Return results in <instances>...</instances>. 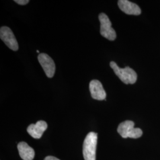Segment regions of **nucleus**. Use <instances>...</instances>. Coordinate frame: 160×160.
Masks as SVG:
<instances>
[{"label":"nucleus","instance_id":"nucleus-7","mask_svg":"<svg viewBox=\"0 0 160 160\" xmlns=\"http://www.w3.org/2000/svg\"><path fill=\"white\" fill-rule=\"evenodd\" d=\"M89 88L92 98L97 100H103L106 99V92L103 88L102 84L98 80L91 81L89 85Z\"/></svg>","mask_w":160,"mask_h":160},{"label":"nucleus","instance_id":"nucleus-5","mask_svg":"<svg viewBox=\"0 0 160 160\" xmlns=\"http://www.w3.org/2000/svg\"><path fill=\"white\" fill-rule=\"evenodd\" d=\"M0 38L10 49L14 51H17L18 49L17 39L12 30L8 27L2 26L1 28Z\"/></svg>","mask_w":160,"mask_h":160},{"label":"nucleus","instance_id":"nucleus-10","mask_svg":"<svg viewBox=\"0 0 160 160\" xmlns=\"http://www.w3.org/2000/svg\"><path fill=\"white\" fill-rule=\"evenodd\" d=\"M17 148L19 155L23 160H33L34 157V151L29 145L24 142L18 144Z\"/></svg>","mask_w":160,"mask_h":160},{"label":"nucleus","instance_id":"nucleus-11","mask_svg":"<svg viewBox=\"0 0 160 160\" xmlns=\"http://www.w3.org/2000/svg\"><path fill=\"white\" fill-rule=\"evenodd\" d=\"M14 2H16L18 4H20V5H26V4H28L29 3V0H15Z\"/></svg>","mask_w":160,"mask_h":160},{"label":"nucleus","instance_id":"nucleus-6","mask_svg":"<svg viewBox=\"0 0 160 160\" xmlns=\"http://www.w3.org/2000/svg\"><path fill=\"white\" fill-rule=\"evenodd\" d=\"M38 58L46 76L50 78H52L55 72V64L53 60L48 55L44 53H40Z\"/></svg>","mask_w":160,"mask_h":160},{"label":"nucleus","instance_id":"nucleus-1","mask_svg":"<svg viewBox=\"0 0 160 160\" xmlns=\"http://www.w3.org/2000/svg\"><path fill=\"white\" fill-rule=\"evenodd\" d=\"M97 144V133L91 132L84 139L82 153L85 160H96Z\"/></svg>","mask_w":160,"mask_h":160},{"label":"nucleus","instance_id":"nucleus-9","mask_svg":"<svg viewBox=\"0 0 160 160\" xmlns=\"http://www.w3.org/2000/svg\"><path fill=\"white\" fill-rule=\"evenodd\" d=\"M48 128L46 122L43 120H39L36 124L30 125L27 131L29 135L35 139H40L42 137L43 132L45 131Z\"/></svg>","mask_w":160,"mask_h":160},{"label":"nucleus","instance_id":"nucleus-12","mask_svg":"<svg viewBox=\"0 0 160 160\" xmlns=\"http://www.w3.org/2000/svg\"><path fill=\"white\" fill-rule=\"evenodd\" d=\"M44 160H59L57 158L55 157H52V156H48L45 158Z\"/></svg>","mask_w":160,"mask_h":160},{"label":"nucleus","instance_id":"nucleus-3","mask_svg":"<svg viewBox=\"0 0 160 160\" xmlns=\"http://www.w3.org/2000/svg\"><path fill=\"white\" fill-rule=\"evenodd\" d=\"M134 122L131 120H126L119 124L118 132L123 138H138L142 135V131L139 128H134Z\"/></svg>","mask_w":160,"mask_h":160},{"label":"nucleus","instance_id":"nucleus-8","mask_svg":"<svg viewBox=\"0 0 160 160\" xmlns=\"http://www.w3.org/2000/svg\"><path fill=\"white\" fill-rule=\"evenodd\" d=\"M118 6L120 10L129 15L138 16L141 14V10L137 4L128 0L118 1Z\"/></svg>","mask_w":160,"mask_h":160},{"label":"nucleus","instance_id":"nucleus-4","mask_svg":"<svg viewBox=\"0 0 160 160\" xmlns=\"http://www.w3.org/2000/svg\"><path fill=\"white\" fill-rule=\"evenodd\" d=\"M100 22V34L109 40H114L116 38V33L112 27V23L108 16L102 12L98 16Z\"/></svg>","mask_w":160,"mask_h":160},{"label":"nucleus","instance_id":"nucleus-13","mask_svg":"<svg viewBox=\"0 0 160 160\" xmlns=\"http://www.w3.org/2000/svg\"><path fill=\"white\" fill-rule=\"evenodd\" d=\"M36 52H37V53H39V51H36Z\"/></svg>","mask_w":160,"mask_h":160},{"label":"nucleus","instance_id":"nucleus-2","mask_svg":"<svg viewBox=\"0 0 160 160\" xmlns=\"http://www.w3.org/2000/svg\"><path fill=\"white\" fill-rule=\"evenodd\" d=\"M110 66L113 69L115 74L125 84H133L136 82L137 80V74L133 69L129 67L121 68L114 61L110 62Z\"/></svg>","mask_w":160,"mask_h":160}]
</instances>
